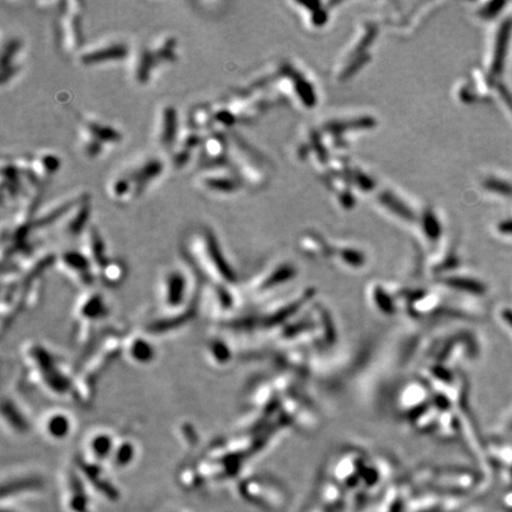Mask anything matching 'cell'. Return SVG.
<instances>
[{"label":"cell","instance_id":"8","mask_svg":"<svg viewBox=\"0 0 512 512\" xmlns=\"http://www.w3.org/2000/svg\"><path fill=\"white\" fill-rule=\"evenodd\" d=\"M162 67H164L162 61L159 60L149 42L132 49L130 59H128V72L136 85H149L153 76Z\"/></svg>","mask_w":512,"mask_h":512},{"label":"cell","instance_id":"15","mask_svg":"<svg viewBox=\"0 0 512 512\" xmlns=\"http://www.w3.org/2000/svg\"><path fill=\"white\" fill-rule=\"evenodd\" d=\"M187 126L204 134L214 132V115L211 104H201L192 107L188 114Z\"/></svg>","mask_w":512,"mask_h":512},{"label":"cell","instance_id":"18","mask_svg":"<svg viewBox=\"0 0 512 512\" xmlns=\"http://www.w3.org/2000/svg\"><path fill=\"white\" fill-rule=\"evenodd\" d=\"M3 512H15V511H12V510L8 511V510L3 509Z\"/></svg>","mask_w":512,"mask_h":512},{"label":"cell","instance_id":"9","mask_svg":"<svg viewBox=\"0 0 512 512\" xmlns=\"http://www.w3.org/2000/svg\"><path fill=\"white\" fill-rule=\"evenodd\" d=\"M206 136L207 134L192 130L188 126L183 127L174 149L166 156L170 168L175 171L187 168L192 163V159L200 155Z\"/></svg>","mask_w":512,"mask_h":512},{"label":"cell","instance_id":"1","mask_svg":"<svg viewBox=\"0 0 512 512\" xmlns=\"http://www.w3.org/2000/svg\"><path fill=\"white\" fill-rule=\"evenodd\" d=\"M124 140L123 131L108 121L93 117L81 118L79 121V147L88 160L105 157L123 144Z\"/></svg>","mask_w":512,"mask_h":512},{"label":"cell","instance_id":"17","mask_svg":"<svg viewBox=\"0 0 512 512\" xmlns=\"http://www.w3.org/2000/svg\"><path fill=\"white\" fill-rule=\"evenodd\" d=\"M170 512H189V511H183V510H174V511H170Z\"/></svg>","mask_w":512,"mask_h":512},{"label":"cell","instance_id":"10","mask_svg":"<svg viewBox=\"0 0 512 512\" xmlns=\"http://www.w3.org/2000/svg\"><path fill=\"white\" fill-rule=\"evenodd\" d=\"M88 195L87 191L70 192L59 200L49 203L47 208L38 211L36 219L32 223V230L38 232V230L47 229L56 226V224L59 226L64 217L69 214V211L78 206Z\"/></svg>","mask_w":512,"mask_h":512},{"label":"cell","instance_id":"13","mask_svg":"<svg viewBox=\"0 0 512 512\" xmlns=\"http://www.w3.org/2000/svg\"><path fill=\"white\" fill-rule=\"evenodd\" d=\"M91 217L92 198L91 195H88L60 222L61 232L68 238H78L85 234L87 228L91 226Z\"/></svg>","mask_w":512,"mask_h":512},{"label":"cell","instance_id":"11","mask_svg":"<svg viewBox=\"0 0 512 512\" xmlns=\"http://www.w3.org/2000/svg\"><path fill=\"white\" fill-rule=\"evenodd\" d=\"M230 142L226 133L214 131L207 134L198 155V164L201 169L216 168V166H230ZM200 169V170H201Z\"/></svg>","mask_w":512,"mask_h":512},{"label":"cell","instance_id":"6","mask_svg":"<svg viewBox=\"0 0 512 512\" xmlns=\"http://www.w3.org/2000/svg\"><path fill=\"white\" fill-rule=\"evenodd\" d=\"M182 128L177 108L170 104L160 106L152 130V142L156 149L168 156L174 149Z\"/></svg>","mask_w":512,"mask_h":512},{"label":"cell","instance_id":"2","mask_svg":"<svg viewBox=\"0 0 512 512\" xmlns=\"http://www.w3.org/2000/svg\"><path fill=\"white\" fill-rule=\"evenodd\" d=\"M82 14L80 2H61L57 10L56 40L64 55L78 56L83 49Z\"/></svg>","mask_w":512,"mask_h":512},{"label":"cell","instance_id":"3","mask_svg":"<svg viewBox=\"0 0 512 512\" xmlns=\"http://www.w3.org/2000/svg\"><path fill=\"white\" fill-rule=\"evenodd\" d=\"M191 258L204 270L215 274V277L229 278V268L221 253L219 241L209 228L195 230L188 241Z\"/></svg>","mask_w":512,"mask_h":512},{"label":"cell","instance_id":"7","mask_svg":"<svg viewBox=\"0 0 512 512\" xmlns=\"http://www.w3.org/2000/svg\"><path fill=\"white\" fill-rule=\"evenodd\" d=\"M198 189L214 196L233 195L241 187V181L230 166L201 169L195 177Z\"/></svg>","mask_w":512,"mask_h":512},{"label":"cell","instance_id":"16","mask_svg":"<svg viewBox=\"0 0 512 512\" xmlns=\"http://www.w3.org/2000/svg\"><path fill=\"white\" fill-rule=\"evenodd\" d=\"M501 35H499L498 40V48L496 54V68H501V63L504 60L505 50H507L508 37L510 28L504 27L502 28Z\"/></svg>","mask_w":512,"mask_h":512},{"label":"cell","instance_id":"5","mask_svg":"<svg viewBox=\"0 0 512 512\" xmlns=\"http://www.w3.org/2000/svg\"><path fill=\"white\" fill-rule=\"evenodd\" d=\"M132 49L124 38H106L83 48L76 57L83 67H99L128 61Z\"/></svg>","mask_w":512,"mask_h":512},{"label":"cell","instance_id":"14","mask_svg":"<svg viewBox=\"0 0 512 512\" xmlns=\"http://www.w3.org/2000/svg\"><path fill=\"white\" fill-rule=\"evenodd\" d=\"M83 251H85L86 258L91 262L94 267L106 266L108 264L106 256V248L104 239L99 233V230L91 224L82 235Z\"/></svg>","mask_w":512,"mask_h":512},{"label":"cell","instance_id":"4","mask_svg":"<svg viewBox=\"0 0 512 512\" xmlns=\"http://www.w3.org/2000/svg\"><path fill=\"white\" fill-rule=\"evenodd\" d=\"M168 166V162L158 155H143L121 166L119 171L130 182L134 196L138 200L164 175Z\"/></svg>","mask_w":512,"mask_h":512},{"label":"cell","instance_id":"12","mask_svg":"<svg viewBox=\"0 0 512 512\" xmlns=\"http://www.w3.org/2000/svg\"><path fill=\"white\" fill-rule=\"evenodd\" d=\"M24 63V42L19 37H9L2 44V85L14 81Z\"/></svg>","mask_w":512,"mask_h":512}]
</instances>
